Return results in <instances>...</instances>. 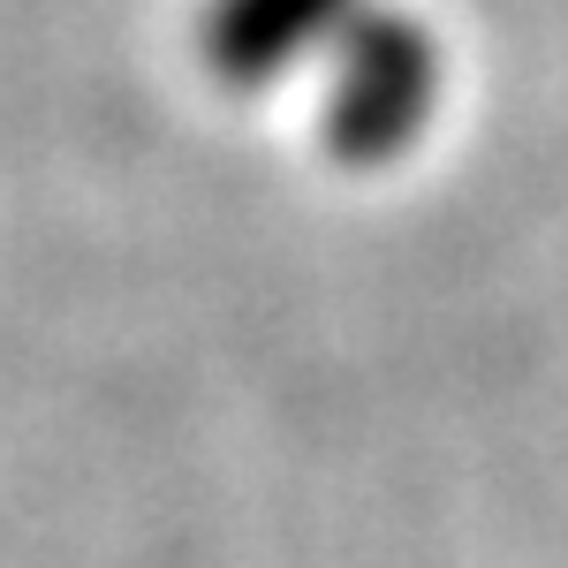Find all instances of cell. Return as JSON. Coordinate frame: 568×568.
Returning a JSON list of instances; mask_svg holds the SVG:
<instances>
[{
	"instance_id": "obj_1",
	"label": "cell",
	"mask_w": 568,
	"mask_h": 568,
	"mask_svg": "<svg viewBox=\"0 0 568 568\" xmlns=\"http://www.w3.org/2000/svg\"><path fill=\"white\" fill-rule=\"evenodd\" d=\"M439 106V45L402 8H356V23L334 45V91L318 106L326 152L342 168H387L402 160Z\"/></svg>"
},
{
	"instance_id": "obj_2",
	"label": "cell",
	"mask_w": 568,
	"mask_h": 568,
	"mask_svg": "<svg viewBox=\"0 0 568 568\" xmlns=\"http://www.w3.org/2000/svg\"><path fill=\"white\" fill-rule=\"evenodd\" d=\"M364 0H213L197 23V53L227 91L281 84L296 61L334 53Z\"/></svg>"
}]
</instances>
